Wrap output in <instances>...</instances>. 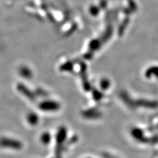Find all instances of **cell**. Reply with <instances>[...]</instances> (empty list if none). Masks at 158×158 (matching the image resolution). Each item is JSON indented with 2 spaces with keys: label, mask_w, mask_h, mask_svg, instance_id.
<instances>
[{
  "label": "cell",
  "mask_w": 158,
  "mask_h": 158,
  "mask_svg": "<svg viewBox=\"0 0 158 158\" xmlns=\"http://www.w3.org/2000/svg\"><path fill=\"white\" fill-rule=\"evenodd\" d=\"M0 146L17 150L21 149L23 145L21 142L17 140L8 138H2L0 139Z\"/></svg>",
  "instance_id": "obj_1"
},
{
  "label": "cell",
  "mask_w": 158,
  "mask_h": 158,
  "mask_svg": "<svg viewBox=\"0 0 158 158\" xmlns=\"http://www.w3.org/2000/svg\"><path fill=\"white\" fill-rule=\"evenodd\" d=\"M27 121L32 125H36L38 122V117L34 113H31L27 115Z\"/></svg>",
  "instance_id": "obj_4"
},
{
  "label": "cell",
  "mask_w": 158,
  "mask_h": 158,
  "mask_svg": "<svg viewBox=\"0 0 158 158\" xmlns=\"http://www.w3.org/2000/svg\"><path fill=\"white\" fill-rule=\"evenodd\" d=\"M39 107L42 110L45 111H55L59 110L60 107V105L56 102L49 100L42 102L40 104Z\"/></svg>",
  "instance_id": "obj_2"
},
{
  "label": "cell",
  "mask_w": 158,
  "mask_h": 158,
  "mask_svg": "<svg viewBox=\"0 0 158 158\" xmlns=\"http://www.w3.org/2000/svg\"><path fill=\"white\" fill-rule=\"evenodd\" d=\"M42 142L43 143H45V144H48L50 141V135H49L48 133H44L42 135L41 137Z\"/></svg>",
  "instance_id": "obj_6"
},
{
  "label": "cell",
  "mask_w": 158,
  "mask_h": 158,
  "mask_svg": "<svg viewBox=\"0 0 158 158\" xmlns=\"http://www.w3.org/2000/svg\"><path fill=\"white\" fill-rule=\"evenodd\" d=\"M20 73H21V75H22L23 77L25 78H30L32 76L31 71L28 67H22L21 69V71H20Z\"/></svg>",
  "instance_id": "obj_5"
},
{
  "label": "cell",
  "mask_w": 158,
  "mask_h": 158,
  "mask_svg": "<svg viewBox=\"0 0 158 158\" xmlns=\"http://www.w3.org/2000/svg\"><path fill=\"white\" fill-rule=\"evenodd\" d=\"M18 89L20 92H22L23 94H24V96H27L30 99H34L32 93L29 91V89L28 88H26L24 85H23V84H21V85H20L18 86Z\"/></svg>",
  "instance_id": "obj_3"
}]
</instances>
